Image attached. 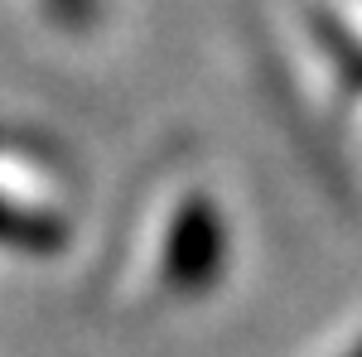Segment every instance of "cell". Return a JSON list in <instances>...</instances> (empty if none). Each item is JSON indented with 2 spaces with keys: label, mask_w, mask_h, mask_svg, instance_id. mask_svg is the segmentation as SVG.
I'll return each instance as SVG.
<instances>
[{
  "label": "cell",
  "mask_w": 362,
  "mask_h": 357,
  "mask_svg": "<svg viewBox=\"0 0 362 357\" xmlns=\"http://www.w3.org/2000/svg\"><path fill=\"white\" fill-rule=\"evenodd\" d=\"M223 266V227L213 218L208 203H189L179 213V227L169 237V256H165V275L174 290H208L218 280Z\"/></svg>",
  "instance_id": "1"
},
{
  "label": "cell",
  "mask_w": 362,
  "mask_h": 357,
  "mask_svg": "<svg viewBox=\"0 0 362 357\" xmlns=\"http://www.w3.org/2000/svg\"><path fill=\"white\" fill-rule=\"evenodd\" d=\"M358 357H362V353H358Z\"/></svg>",
  "instance_id": "4"
},
{
  "label": "cell",
  "mask_w": 362,
  "mask_h": 357,
  "mask_svg": "<svg viewBox=\"0 0 362 357\" xmlns=\"http://www.w3.org/2000/svg\"><path fill=\"white\" fill-rule=\"evenodd\" d=\"M44 222H20L0 213V242H15V247H54L58 232H39Z\"/></svg>",
  "instance_id": "2"
},
{
  "label": "cell",
  "mask_w": 362,
  "mask_h": 357,
  "mask_svg": "<svg viewBox=\"0 0 362 357\" xmlns=\"http://www.w3.org/2000/svg\"><path fill=\"white\" fill-rule=\"evenodd\" d=\"M58 5H73V0H58Z\"/></svg>",
  "instance_id": "3"
}]
</instances>
